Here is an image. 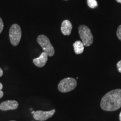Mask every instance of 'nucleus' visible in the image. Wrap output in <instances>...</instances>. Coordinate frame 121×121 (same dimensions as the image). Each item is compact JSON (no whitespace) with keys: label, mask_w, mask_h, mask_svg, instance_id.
Segmentation results:
<instances>
[{"label":"nucleus","mask_w":121,"mask_h":121,"mask_svg":"<svg viewBox=\"0 0 121 121\" xmlns=\"http://www.w3.org/2000/svg\"></svg>","instance_id":"4be33fe9"},{"label":"nucleus","mask_w":121,"mask_h":121,"mask_svg":"<svg viewBox=\"0 0 121 121\" xmlns=\"http://www.w3.org/2000/svg\"><path fill=\"white\" fill-rule=\"evenodd\" d=\"M4 27V22H3L2 19L0 17V34H1V33H2V31H3Z\"/></svg>","instance_id":"ddd939ff"},{"label":"nucleus","mask_w":121,"mask_h":121,"mask_svg":"<svg viewBox=\"0 0 121 121\" xmlns=\"http://www.w3.org/2000/svg\"><path fill=\"white\" fill-rule=\"evenodd\" d=\"M116 1H117V2H118V3H119V4H121V0H116Z\"/></svg>","instance_id":"6ab92c4d"},{"label":"nucleus","mask_w":121,"mask_h":121,"mask_svg":"<svg viewBox=\"0 0 121 121\" xmlns=\"http://www.w3.org/2000/svg\"><path fill=\"white\" fill-rule=\"evenodd\" d=\"M55 112V109L49 110V111L37 110V111L35 112V113L33 114V117L37 121H44L52 117Z\"/></svg>","instance_id":"423d86ee"},{"label":"nucleus","mask_w":121,"mask_h":121,"mask_svg":"<svg viewBox=\"0 0 121 121\" xmlns=\"http://www.w3.org/2000/svg\"><path fill=\"white\" fill-rule=\"evenodd\" d=\"M48 57V56L46 53L44 52H42L40 56L38 57V58H34V60H33V63H34L36 66H37L38 67H43L46 65L47 62Z\"/></svg>","instance_id":"6e6552de"},{"label":"nucleus","mask_w":121,"mask_h":121,"mask_svg":"<svg viewBox=\"0 0 121 121\" xmlns=\"http://www.w3.org/2000/svg\"><path fill=\"white\" fill-rule=\"evenodd\" d=\"M72 29V25L69 20H65L63 21L61 24L60 30L64 35H69L71 33Z\"/></svg>","instance_id":"1a4fd4ad"},{"label":"nucleus","mask_w":121,"mask_h":121,"mask_svg":"<svg viewBox=\"0 0 121 121\" xmlns=\"http://www.w3.org/2000/svg\"><path fill=\"white\" fill-rule=\"evenodd\" d=\"M100 107L108 112L116 111L121 107V89L110 91L101 99Z\"/></svg>","instance_id":"f257e3e1"},{"label":"nucleus","mask_w":121,"mask_h":121,"mask_svg":"<svg viewBox=\"0 0 121 121\" xmlns=\"http://www.w3.org/2000/svg\"><path fill=\"white\" fill-rule=\"evenodd\" d=\"M22 31L20 26L17 24H13L10 29L9 38L10 42L13 46H17L22 38Z\"/></svg>","instance_id":"39448f33"},{"label":"nucleus","mask_w":121,"mask_h":121,"mask_svg":"<svg viewBox=\"0 0 121 121\" xmlns=\"http://www.w3.org/2000/svg\"><path fill=\"white\" fill-rule=\"evenodd\" d=\"M3 96H4V92L2 90H0V99L2 98Z\"/></svg>","instance_id":"2eb2a0df"},{"label":"nucleus","mask_w":121,"mask_h":121,"mask_svg":"<svg viewBox=\"0 0 121 121\" xmlns=\"http://www.w3.org/2000/svg\"><path fill=\"white\" fill-rule=\"evenodd\" d=\"M117 67L118 72L119 73H121V60L118 62V63H117Z\"/></svg>","instance_id":"4468645a"},{"label":"nucleus","mask_w":121,"mask_h":121,"mask_svg":"<svg viewBox=\"0 0 121 121\" xmlns=\"http://www.w3.org/2000/svg\"><path fill=\"white\" fill-rule=\"evenodd\" d=\"M74 51L76 54L82 53L84 51V45L83 43L80 40H77L73 44Z\"/></svg>","instance_id":"9d476101"},{"label":"nucleus","mask_w":121,"mask_h":121,"mask_svg":"<svg viewBox=\"0 0 121 121\" xmlns=\"http://www.w3.org/2000/svg\"><path fill=\"white\" fill-rule=\"evenodd\" d=\"M64 1H68V0H64Z\"/></svg>","instance_id":"412c9836"},{"label":"nucleus","mask_w":121,"mask_h":121,"mask_svg":"<svg viewBox=\"0 0 121 121\" xmlns=\"http://www.w3.org/2000/svg\"><path fill=\"white\" fill-rule=\"evenodd\" d=\"M3 73H4V72H3V70L1 69V68H0V77L2 76L3 75Z\"/></svg>","instance_id":"dca6fc26"},{"label":"nucleus","mask_w":121,"mask_h":121,"mask_svg":"<svg viewBox=\"0 0 121 121\" xmlns=\"http://www.w3.org/2000/svg\"><path fill=\"white\" fill-rule=\"evenodd\" d=\"M37 42L41 46L44 52L46 53L49 57L54 56L55 51L49 39L46 35H40L37 38Z\"/></svg>","instance_id":"7ed1b4c3"},{"label":"nucleus","mask_w":121,"mask_h":121,"mask_svg":"<svg viewBox=\"0 0 121 121\" xmlns=\"http://www.w3.org/2000/svg\"><path fill=\"white\" fill-rule=\"evenodd\" d=\"M34 113H35V112H34V111H32V112H31V114H34Z\"/></svg>","instance_id":"aec40b11"},{"label":"nucleus","mask_w":121,"mask_h":121,"mask_svg":"<svg viewBox=\"0 0 121 121\" xmlns=\"http://www.w3.org/2000/svg\"><path fill=\"white\" fill-rule=\"evenodd\" d=\"M78 33L84 46L89 47L93 43V34L87 26L85 25H80L78 27Z\"/></svg>","instance_id":"f03ea898"},{"label":"nucleus","mask_w":121,"mask_h":121,"mask_svg":"<svg viewBox=\"0 0 121 121\" xmlns=\"http://www.w3.org/2000/svg\"><path fill=\"white\" fill-rule=\"evenodd\" d=\"M76 86V80L72 78H66L60 81L58 85V89L62 93H68L74 90Z\"/></svg>","instance_id":"20e7f679"},{"label":"nucleus","mask_w":121,"mask_h":121,"mask_svg":"<svg viewBox=\"0 0 121 121\" xmlns=\"http://www.w3.org/2000/svg\"><path fill=\"white\" fill-rule=\"evenodd\" d=\"M19 103L17 101L6 100L1 103L0 104V110L3 111H6L9 110H15L18 108Z\"/></svg>","instance_id":"0eeeda50"},{"label":"nucleus","mask_w":121,"mask_h":121,"mask_svg":"<svg viewBox=\"0 0 121 121\" xmlns=\"http://www.w3.org/2000/svg\"><path fill=\"white\" fill-rule=\"evenodd\" d=\"M3 88V85L2 84V83L0 82V90H1Z\"/></svg>","instance_id":"f3484780"},{"label":"nucleus","mask_w":121,"mask_h":121,"mask_svg":"<svg viewBox=\"0 0 121 121\" xmlns=\"http://www.w3.org/2000/svg\"><path fill=\"white\" fill-rule=\"evenodd\" d=\"M119 121H121V113H119Z\"/></svg>","instance_id":"a211bd4d"},{"label":"nucleus","mask_w":121,"mask_h":121,"mask_svg":"<svg viewBox=\"0 0 121 121\" xmlns=\"http://www.w3.org/2000/svg\"><path fill=\"white\" fill-rule=\"evenodd\" d=\"M87 4L91 9L96 8L98 5L96 0H87Z\"/></svg>","instance_id":"9b49d317"},{"label":"nucleus","mask_w":121,"mask_h":121,"mask_svg":"<svg viewBox=\"0 0 121 121\" xmlns=\"http://www.w3.org/2000/svg\"><path fill=\"white\" fill-rule=\"evenodd\" d=\"M116 34H117V36L118 38L119 39V40L121 41V25H119L118 28L117 32H116Z\"/></svg>","instance_id":"f8f14e48"}]
</instances>
